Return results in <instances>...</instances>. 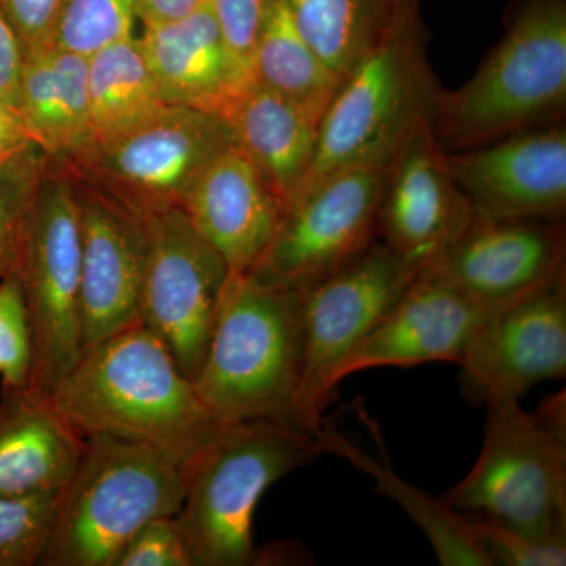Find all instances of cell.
<instances>
[{
  "mask_svg": "<svg viewBox=\"0 0 566 566\" xmlns=\"http://www.w3.org/2000/svg\"><path fill=\"white\" fill-rule=\"evenodd\" d=\"M50 395L84 438L109 434L186 458L196 455L222 423L144 324L85 349Z\"/></svg>",
  "mask_w": 566,
  "mask_h": 566,
  "instance_id": "obj_1",
  "label": "cell"
},
{
  "mask_svg": "<svg viewBox=\"0 0 566 566\" xmlns=\"http://www.w3.org/2000/svg\"><path fill=\"white\" fill-rule=\"evenodd\" d=\"M303 359L301 293L230 271L192 381L216 419L273 420L307 431L296 406Z\"/></svg>",
  "mask_w": 566,
  "mask_h": 566,
  "instance_id": "obj_2",
  "label": "cell"
},
{
  "mask_svg": "<svg viewBox=\"0 0 566 566\" xmlns=\"http://www.w3.org/2000/svg\"><path fill=\"white\" fill-rule=\"evenodd\" d=\"M192 458L170 450L93 434L76 471L57 493L41 566H115L145 524L174 517Z\"/></svg>",
  "mask_w": 566,
  "mask_h": 566,
  "instance_id": "obj_3",
  "label": "cell"
},
{
  "mask_svg": "<svg viewBox=\"0 0 566 566\" xmlns=\"http://www.w3.org/2000/svg\"><path fill=\"white\" fill-rule=\"evenodd\" d=\"M565 109V0H526L474 76L457 91L439 88L430 126L453 153L556 125Z\"/></svg>",
  "mask_w": 566,
  "mask_h": 566,
  "instance_id": "obj_4",
  "label": "cell"
},
{
  "mask_svg": "<svg viewBox=\"0 0 566 566\" xmlns=\"http://www.w3.org/2000/svg\"><path fill=\"white\" fill-rule=\"evenodd\" d=\"M319 455L316 436L292 424L221 423L192 457L185 499L174 516L193 566L253 564L252 526L260 499Z\"/></svg>",
  "mask_w": 566,
  "mask_h": 566,
  "instance_id": "obj_5",
  "label": "cell"
},
{
  "mask_svg": "<svg viewBox=\"0 0 566 566\" xmlns=\"http://www.w3.org/2000/svg\"><path fill=\"white\" fill-rule=\"evenodd\" d=\"M438 91L427 61L419 0H409L389 31L345 74L324 112L304 192L340 170L387 166L430 122Z\"/></svg>",
  "mask_w": 566,
  "mask_h": 566,
  "instance_id": "obj_6",
  "label": "cell"
},
{
  "mask_svg": "<svg viewBox=\"0 0 566 566\" xmlns=\"http://www.w3.org/2000/svg\"><path fill=\"white\" fill-rule=\"evenodd\" d=\"M81 203L69 163L50 159L22 230L17 275L32 333L29 385L51 394L84 354Z\"/></svg>",
  "mask_w": 566,
  "mask_h": 566,
  "instance_id": "obj_7",
  "label": "cell"
},
{
  "mask_svg": "<svg viewBox=\"0 0 566 566\" xmlns=\"http://www.w3.org/2000/svg\"><path fill=\"white\" fill-rule=\"evenodd\" d=\"M476 463L441 501L458 513L551 538L566 535V438L520 400L485 405Z\"/></svg>",
  "mask_w": 566,
  "mask_h": 566,
  "instance_id": "obj_8",
  "label": "cell"
},
{
  "mask_svg": "<svg viewBox=\"0 0 566 566\" xmlns=\"http://www.w3.org/2000/svg\"><path fill=\"white\" fill-rule=\"evenodd\" d=\"M233 142L226 118L167 106L153 120L70 166L81 180L148 219L181 208L208 166Z\"/></svg>",
  "mask_w": 566,
  "mask_h": 566,
  "instance_id": "obj_9",
  "label": "cell"
},
{
  "mask_svg": "<svg viewBox=\"0 0 566 566\" xmlns=\"http://www.w3.org/2000/svg\"><path fill=\"white\" fill-rule=\"evenodd\" d=\"M419 270L385 243L301 293L304 359L296 406L316 436L335 397L334 374L401 296Z\"/></svg>",
  "mask_w": 566,
  "mask_h": 566,
  "instance_id": "obj_10",
  "label": "cell"
},
{
  "mask_svg": "<svg viewBox=\"0 0 566 566\" xmlns=\"http://www.w3.org/2000/svg\"><path fill=\"white\" fill-rule=\"evenodd\" d=\"M387 166L340 170L311 186L248 274L303 293L359 259L378 234Z\"/></svg>",
  "mask_w": 566,
  "mask_h": 566,
  "instance_id": "obj_11",
  "label": "cell"
},
{
  "mask_svg": "<svg viewBox=\"0 0 566 566\" xmlns=\"http://www.w3.org/2000/svg\"><path fill=\"white\" fill-rule=\"evenodd\" d=\"M139 318L191 381L202 368L230 268L181 208L145 219Z\"/></svg>",
  "mask_w": 566,
  "mask_h": 566,
  "instance_id": "obj_12",
  "label": "cell"
},
{
  "mask_svg": "<svg viewBox=\"0 0 566 566\" xmlns=\"http://www.w3.org/2000/svg\"><path fill=\"white\" fill-rule=\"evenodd\" d=\"M471 405L520 400L532 387L566 375V271L499 307L458 364Z\"/></svg>",
  "mask_w": 566,
  "mask_h": 566,
  "instance_id": "obj_13",
  "label": "cell"
},
{
  "mask_svg": "<svg viewBox=\"0 0 566 566\" xmlns=\"http://www.w3.org/2000/svg\"><path fill=\"white\" fill-rule=\"evenodd\" d=\"M499 307L502 305L480 303L436 271L423 268L338 365L334 387L370 368L460 364L480 327Z\"/></svg>",
  "mask_w": 566,
  "mask_h": 566,
  "instance_id": "obj_14",
  "label": "cell"
},
{
  "mask_svg": "<svg viewBox=\"0 0 566 566\" xmlns=\"http://www.w3.org/2000/svg\"><path fill=\"white\" fill-rule=\"evenodd\" d=\"M447 164L475 214L520 221L564 218L566 132L558 123L447 153Z\"/></svg>",
  "mask_w": 566,
  "mask_h": 566,
  "instance_id": "obj_15",
  "label": "cell"
},
{
  "mask_svg": "<svg viewBox=\"0 0 566 566\" xmlns=\"http://www.w3.org/2000/svg\"><path fill=\"white\" fill-rule=\"evenodd\" d=\"M474 216L436 140L423 123L387 166L378 210L381 243L415 264L428 266L455 241Z\"/></svg>",
  "mask_w": 566,
  "mask_h": 566,
  "instance_id": "obj_16",
  "label": "cell"
},
{
  "mask_svg": "<svg viewBox=\"0 0 566 566\" xmlns=\"http://www.w3.org/2000/svg\"><path fill=\"white\" fill-rule=\"evenodd\" d=\"M424 268L480 303H512L565 273V226L538 219L483 218L474 212L455 241Z\"/></svg>",
  "mask_w": 566,
  "mask_h": 566,
  "instance_id": "obj_17",
  "label": "cell"
},
{
  "mask_svg": "<svg viewBox=\"0 0 566 566\" xmlns=\"http://www.w3.org/2000/svg\"><path fill=\"white\" fill-rule=\"evenodd\" d=\"M74 170V169H73ZM77 177L81 203V305L84 352L140 324L147 226Z\"/></svg>",
  "mask_w": 566,
  "mask_h": 566,
  "instance_id": "obj_18",
  "label": "cell"
},
{
  "mask_svg": "<svg viewBox=\"0 0 566 566\" xmlns=\"http://www.w3.org/2000/svg\"><path fill=\"white\" fill-rule=\"evenodd\" d=\"M139 40L169 106L227 118L255 84L251 63L223 39L210 2L180 20L144 25Z\"/></svg>",
  "mask_w": 566,
  "mask_h": 566,
  "instance_id": "obj_19",
  "label": "cell"
},
{
  "mask_svg": "<svg viewBox=\"0 0 566 566\" xmlns=\"http://www.w3.org/2000/svg\"><path fill=\"white\" fill-rule=\"evenodd\" d=\"M181 210L232 273L253 270L285 216L237 140L208 166Z\"/></svg>",
  "mask_w": 566,
  "mask_h": 566,
  "instance_id": "obj_20",
  "label": "cell"
},
{
  "mask_svg": "<svg viewBox=\"0 0 566 566\" xmlns=\"http://www.w3.org/2000/svg\"><path fill=\"white\" fill-rule=\"evenodd\" d=\"M85 438L31 385L2 386L0 495L59 493L76 471Z\"/></svg>",
  "mask_w": 566,
  "mask_h": 566,
  "instance_id": "obj_21",
  "label": "cell"
},
{
  "mask_svg": "<svg viewBox=\"0 0 566 566\" xmlns=\"http://www.w3.org/2000/svg\"><path fill=\"white\" fill-rule=\"evenodd\" d=\"M18 107L35 144L54 161L77 164L91 153L87 57L52 44L24 51Z\"/></svg>",
  "mask_w": 566,
  "mask_h": 566,
  "instance_id": "obj_22",
  "label": "cell"
},
{
  "mask_svg": "<svg viewBox=\"0 0 566 566\" xmlns=\"http://www.w3.org/2000/svg\"><path fill=\"white\" fill-rule=\"evenodd\" d=\"M226 120L283 212L289 211L311 177L318 125L256 81Z\"/></svg>",
  "mask_w": 566,
  "mask_h": 566,
  "instance_id": "obj_23",
  "label": "cell"
},
{
  "mask_svg": "<svg viewBox=\"0 0 566 566\" xmlns=\"http://www.w3.org/2000/svg\"><path fill=\"white\" fill-rule=\"evenodd\" d=\"M255 81L319 125L344 77L303 39L283 0H266L252 50Z\"/></svg>",
  "mask_w": 566,
  "mask_h": 566,
  "instance_id": "obj_24",
  "label": "cell"
},
{
  "mask_svg": "<svg viewBox=\"0 0 566 566\" xmlns=\"http://www.w3.org/2000/svg\"><path fill=\"white\" fill-rule=\"evenodd\" d=\"M316 441L323 453L340 457L352 463L357 471L375 480V493L387 495L401 506L423 535L427 536L444 566H491L482 547L472 534L471 521L455 510L449 509L441 499L431 497L422 488L406 482L390 465L389 458L382 460L368 457L352 441L337 433L324 422L316 433Z\"/></svg>",
  "mask_w": 566,
  "mask_h": 566,
  "instance_id": "obj_25",
  "label": "cell"
},
{
  "mask_svg": "<svg viewBox=\"0 0 566 566\" xmlns=\"http://www.w3.org/2000/svg\"><path fill=\"white\" fill-rule=\"evenodd\" d=\"M87 65L91 153L153 120L169 106L164 102L137 35L96 52L87 59Z\"/></svg>",
  "mask_w": 566,
  "mask_h": 566,
  "instance_id": "obj_26",
  "label": "cell"
},
{
  "mask_svg": "<svg viewBox=\"0 0 566 566\" xmlns=\"http://www.w3.org/2000/svg\"><path fill=\"white\" fill-rule=\"evenodd\" d=\"M290 17L334 73L344 77L378 43L409 0H283Z\"/></svg>",
  "mask_w": 566,
  "mask_h": 566,
  "instance_id": "obj_27",
  "label": "cell"
},
{
  "mask_svg": "<svg viewBox=\"0 0 566 566\" xmlns=\"http://www.w3.org/2000/svg\"><path fill=\"white\" fill-rule=\"evenodd\" d=\"M137 0H62L51 44L82 57L136 35Z\"/></svg>",
  "mask_w": 566,
  "mask_h": 566,
  "instance_id": "obj_28",
  "label": "cell"
},
{
  "mask_svg": "<svg viewBox=\"0 0 566 566\" xmlns=\"http://www.w3.org/2000/svg\"><path fill=\"white\" fill-rule=\"evenodd\" d=\"M50 159L33 145L0 163V282L17 270L25 218Z\"/></svg>",
  "mask_w": 566,
  "mask_h": 566,
  "instance_id": "obj_29",
  "label": "cell"
},
{
  "mask_svg": "<svg viewBox=\"0 0 566 566\" xmlns=\"http://www.w3.org/2000/svg\"><path fill=\"white\" fill-rule=\"evenodd\" d=\"M55 504L57 493L0 495V566L40 564Z\"/></svg>",
  "mask_w": 566,
  "mask_h": 566,
  "instance_id": "obj_30",
  "label": "cell"
},
{
  "mask_svg": "<svg viewBox=\"0 0 566 566\" xmlns=\"http://www.w3.org/2000/svg\"><path fill=\"white\" fill-rule=\"evenodd\" d=\"M32 333L24 293L17 275L0 282V378L2 386L31 382Z\"/></svg>",
  "mask_w": 566,
  "mask_h": 566,
  "instance_id": "obj_31",
  "label": "cell"
},
{
  "mask_svg": "<svg viewBox=\"0 0 566 566\" xmlns=\"http://www.w3.org/2000/svg\"><path fill=\"white\" fill-rule=\"evenodd\" d=\"M469 521L472 534L491 566L566 565V535L542 538L482 517Z\"/></svg>",
  "mask_w": 566,
  "mask_h": 566,
  "instance_id": "obj_32",
  "label": "cell"
},
{
  "mask_svg": "<svg viewBox=\"0 0 566 566\" xmlns=\"http://www.w3.org/2000/svg\"><path fill=\"white\" fill-rule=\"evenodd\" d=\"M115 566H193V562L174 517H158L129 539Z\"/></svg>",
  "mask_w": 566,
  "mask_h": 566,
  "instance_id": "obj_33",
  "label": "cell"
},
{
  "mask_svg": "<svg viewBox=\"0 0 566 566\" xmlns=\"http://www.w3.org/2000/svg\"><path fill=\"white\" fill-rule=\"evenodd\" d=\"M223 39L243 61L251 63L266 0H208ZM252 65V63H251Z\"/></svg>",
  "mask_w": 566,
  "mask_h": 566,
  "instance_id": "obj_34",
  "label": "cell"
},
{
  "mask_svg": "<svg viewBox=\"0 0 566 566\" xmlns=\"http://www.w3.org/2000/svg\"><path fill=\"white\" fill-rule=\"evenodd\" d=\"M62 0H0V11L17 33L22 50L51 44Z\"/></svg>",
  "mask_w": 566,
  "mask_h": 566,
  "instance_id": "obj_35",
  "label": "cell"
},
{
  "mask_svg": "<svg viewBox=\"0 0 566 566\" xmlns=\"http://www.w3.org/2000/svg\"><path fill=\"white\" fill-rule=\"evenodd\" d=\"M24 50L17 33L0 11V95L11 103L20 99V82Z\"/></svg>",
  "mask_w": 566,
  "mask_h": 566,
  "instance_id": "obj_36",
  "label": "cell"
},
{
  "mask_svg": "<svg viewBox=\"0 0 566 566\" xmlns=\"http://www.w3.org/2000/svg\"><path fill=\"white\" fill-rule=\"evenodd\" d=\"M33 145H36L35 140L29 132L20 107L0 95V163L13 158Z\"/></svg>",
  "mask_w": 566,
  "mask_h": 566,
  "instance_id": "obj_37",
  "label": "cell"
},
{
  "mask_svg": "<svg viewBox=\"0 0 566 566\" xmlns=\"http://www.w3.org/2000/svg\"><path fill=\"white\" fill-rule=\"evenodd\" d=\"M205 3L208 0H137V11L142 24H159L188 17Z\"/></svg>",
  "mask_w": 566,
  "mask_h": 566,
  "instance_id": "obj_38",
  "label": "cell"
}]
</instances>
